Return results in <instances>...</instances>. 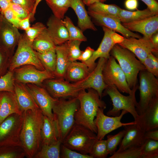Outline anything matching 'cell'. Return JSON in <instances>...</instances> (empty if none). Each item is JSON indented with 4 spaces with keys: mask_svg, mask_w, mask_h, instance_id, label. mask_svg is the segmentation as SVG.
Instances as JSON below:
<instances>
[{
    "mask_svg": "<svg viewBox=\"0 0 158 158\" xmlns=\"http://www.w3.org/2000/svg\"><path fill=\"white\" fill-rule=\"evenodd\" d=\"M20 134L21 146L28 158H33L41 147V130L44 115L40 108L23 112Z\"/></svg>",
    "mask_w": 158,
    "mask_h": 158,
    "instance_id": "cell-1",
    "label": "cell"
},
{
    "mask_svg": "<svg viewBox=\"0 0 158 158\" xmlns=\"http://www.w3.org/2000/svg\"><path fill=\"white\" fill-rule=\"evenodd\" d=\"M81 90L77 97L79 106L75 115V123L84 126L97 134L94 122L99 108L105 109L106 104L101 100L98 92L92 88Z\"/></svg>",
    "mask_w": 158,
    "mask_h": 158,
    "instance_id": "cell-2",
    "label": "cell"
},
{
    "mask_svg": "<svg viewBox=\"0 0 158 158\" xmlns=\"http://www.w3.org/2000/svg\"><path fill=\"white\" fill-rule=\"evenodd\" d=\"M79 106V101L76 97L58 99L52 108L58 139L62 143L75 123V115Z\"/></svg>",
    "mask_w": 158,
    "mask_h": 158,
    "instance_id": "cell-3",
    "label": "cell"
},
{
    "mask_svg": "<svg viewBox=\"0 0 158 158\" xmlns=\"http://www.w3.org/2000/svg\"><path fill=\"white\" fill-rule=\"evenodd\" d=\"M110 53L118 61L125 75L129 87L132 89L138 85L137 77L139 73L146 70L145 67L134 54L117 44L114 46Z\"/></svg>",
    "mask_w": 158,
    "mask_h": 158,
    "instance_id": "cell-4",
    "label": "cell"
},
{
    "mask_svg": "<svg viewBox=\"0 0 158 158\" xmlns=\"http://www.w3.org/2000/svg\"><path fill=\"white\" fill-rule=\"evenodd\" d=\"M96 134L85 127L75 123L62 143L70 149L88 154L97 139Z\"/></svg>",
    "mask_w": 158,
    "mask_h": 158,
    "instance_id": "cell-5",
    "label": "cell"
},
{
    "mask_svg": "<svg viewBox=\"0 0 158 158\" xmlns=\"http://www.w3.org/2000/svg\"><path fill=\"white\" fill-rule=\"evenodd\" d=\"M138 87L137 85L134 88L131 94L126 96L121 94L115 86H107L103 92L102 96L108 95L113 105L112 109L107 112V115L113 116H118L121 110H126L132 116L134 121L136 120L138 115L136 110L138 102L135 95Z\"/></svg>",
    "mask_w": 158,
    "mask_h": 158,
    "instance_id": "cell-6",
    "label": "cell"
},
{
    "mask_svg": "<svg viewBox=\"0 0 158 158\" xmlns=\"http://www.w3.org/2000/svg\"><path fill=\"white\" fill-rule=\"evenodd\" d=\"M140 100L136 110L138 115L142 114L148 106L158 100V80L146 70L139 73Z\"/></svg>",
    "mask_w": 158,
    "mask_h": 158,
    "instance_id": "cell-7",
    "label": "cell"
},
{
    "mask_svg": "<svg viewBox=\"0 0 158 158\" xmlns=\"http://www.w3.org/2000/svg\"><path fill=\"white\" fill-rule=\"evenodd\" d=\"M17 45L11 59L9 71H13L16 68L27 65H32L39 70H45L25 33L21 34Z\"/></svg>",
    "mask_w": 158,
    "mask_h": 158,
    "instance_id": "cell-8",
    "label": "cell"
},
{
    "mask_svg": "<svg viewBox=\"0 0 158 158\" xmlns=\"http://www.w3.org/2000/svg\"><path fill=\"white\" fill-rule=\"evenodd\" d=\"M23 121V114H13L0 124V147L21 146L20 134Z\"/></svg>",
    "mask_w": 158,
    "mask_h": 158,
    "instance_id": "cell-9",
    "label": "cell"
},
{
    "mask_svg": "<svg viewBox=\"0 0 158 158\" xmlns=\"http://www.w3.org/2000/svg\"><path fill=\"white\" fill-rule=\"evenodd\" d=\"M104 81L107 86H115L121 92L131 94L134 88L129 87L125 75L115 59L110 56L104 64L102 71Z\"/></svg>",
    "mask_w": 158,
    "mask_h": 158,
    "instance_id": "cell-10",
    "label": "cell"
},
{
    "mask_svg": "<svg viewBox=\"0 0 158 158\" xmlns=\"http://www.w3.org/2000/svg\"><path fill=\"white\" fill-rule=\"evenodd\" d=\"M42 86L52 97L56 99L77 97L81 90L77 83H72L63 78L46 80L42 83Z\"/></svg>",
    "mask_w": 158,
    "mask_h": 158,
    "instance_id": "cell-11",
    "label": "cell"
},
{
    "mask_svg": "<svg viewBox=\"0 0 158 158\" xmlns=\"http://www.w3.org/2000/svg\"><path fill=\"white\" fill-rule=\"evenodd\" d=\"M104 110L102 108L98 109L94 120L97 130L96 135L97 140L103 139L107 134L119 128L136 123L135 121L126 123L121 122L123 116L128 113L126 110H122L118 116L111 117L104 114Z\"/></svg>",
    "mask_w": 158,
    "mask_h": 158,
    "instance_id": "cell-12",
    "label": "cell"
},
{
    "mask_svg": "<svg viewBox=\"0 0 158 158\" xmlns=\"http://www.w3.org/2000/svg\"><path fill=\"white\" fill-rule=\"evenodd\" d=\"M13 71L15 81L25 84L32 83L42 86L45 80L55 78L54 73L46 70H39L30 65L21 66Z\"/></svg>",
    "mask_w": 158,
    "mask_h": 158,
    "instance_id": "cell-13",
    "label": "cell"
},
{
    "mask_svg": "<svg viewBox=\"0 0 158 158\" xmlns=\"http://www.w3.org/2000/svg\"><path fill=\"white\" fill-rule=\"evenodd\" d=\"M132 52L142 63L144 59L152 53L157 56L158 49L153 44L151 38L145 37L139 38L134 37L125 38L118 44Z\"/></svg>",
    "mask_w": 158,
    "mask_h": 158,
    "instance_id": "cell-14",
    "label": "cell"
},
{
    "mask_svg": "<svg viewBox=\"0 0 158 158\" xmlns=\"http://www.w3.org/2000/svg\"><path fill=\"white\" fill-rule=\"evenodd\" d=\"M21 35L18 28L8 22L0 13V47L12 57Z\"/></svg>",
    "mask_w": 158,
    "mask_h": 158,
    "instance_id": "cell-15",
    "label": "cell"
},
{
    "mask_svg": "<svg viewBox=\"0 0 158 158\" xmlns=\"http://www.w3.org/2000/svg\"><path fill=\"white\" fill-rule=\"evenodd\" d=\"M107 59L103 57L99 58L94 69L84 80L77 83L81 90L92 88L98 93L100 98L107 87L104 81L102 74L103 68Z\"/></svg>",
    "mask_w": 158,
    "mask_h": 158,
    "instance_id": "cell-16",
    "label": "cell"
},
{
    "mask_svg": "<svg viewBox=\"0 0 158 158\" xmlns=\"http://www.w3.org/2000/svg\"><path fill=\"white\" fill-rule=\"evenodd\" d=\"M26 85L44 115L53 120L52 108L58 99L52 97L42 86L32 83Z\"/></svg>",
    "mask_w": 158,
    "mask_h": 158,
    "instance_id": "cell-17",
    "label": "cell"
},
{
    "mask_svg": "<svg viewBox=\"0 0 158 158\" xmlns=\"http://www.w3.org/2000/svg\"><path fill=\"white\" fill-rule=\"evenodd\" d=\"M87 12L92 22L96 25L106 27L115 32L121 33L126 38L141 37L140 35L125 28L117 18L90 11H88Z\"/></svg>",
    "mask_w": 158,
    "mask_h": 158,
    "instance_id": "cell-18",
    "label": "cell"
},
{
    "mask_svg": "<svg viewBox=\"0 0 158 158\" xmlns=\"http://www.w3.org/2000/svg\"><path fill=\"white\" fill-rule=\"evenodd\" d=\"M123 127L125 134L116 152L129 148L141 146L145 140L144 137L145 132L136 123Z\"/></svg>",
    "mask_w": 158,
    "mask_h": 158,
    "instance_id": "cell-19",
    "label": "cell"
},
{
    "mask_svg": "<svg viewBox=\"0 0 158 158\" xmlns=\"http://www.w3.org/2000/svg\"><path fill=\"white\" fill-rule=\"evenodd\" d=\"M104 36L97 49L95 50L91 57L84 62L90 72L96 66L95 61L98 58L103 57L108 59L110 56V52L114 46L116 44L111 37V34L114 31L104 26L102 27Z\"/></svg>",
    "mask_w": 158,
    "mask_h": 158,
    "instance_id": "cell-20",
    "label": "cell"
},
{
    "mask_svg": "<svg viewBox=\"0 0 158 158\" xmlns=\"http://www.w3.org/2000/svg\"><path fill=\"white\" fill-rule=\"evenodd\" d=\"M121 23L128 30L138 32L144 37L151 39L153 35L158 32V14L138 21Z\"/></svg>",
    "mask_w": 158,
    "mask_h": 158,
    "instance_id": "cell-21",
    "label": "cell"
},
{
    "mask_svg": "<svg viewBox=\"0 0 158 158\" xmlns=\"http://www.w3.org/2000/svg\"><path fill=\"white\" fill-rule=\"evenodd\" d=\"M134 121L145 132L158 129V100L150 104Z\"/></svg>",
    "mask_w": 158,
    "mask_h": 158,
    "instance_id": "cell-22",
    "label": "cell"
},
{
    "mask_svg": "<svg viewBox=\"0 0 158 158\" xmlns=\"http://www.w3.org/2000/svg\"><path fill=\"white\" fill-rule=\"evenodd\" d=\"M23 113L14 93L8 91L0 92V124L12 114L22 115Z\"/></svg>",
    "mask_w": 158,
    "mask_h": 158,
    "instance_id": "cell-23",
    "label": "cell"
},
{
    "mask_svg": "<svg viewBox=\"0 0 158 158\" xmlns=\"http://www.w3.org/2000/svg\"><path fill=\"white\" fill-rule=\"evenodd\" d=\"M62 20L51 16L47 23L48 32L56 45L62 44L69 40L68 31Z\"/></svg>",
    "mask_w": 158,
    "mask_h": 158,
    "instance_id": "cell-24",
    "label": "cell"
},
{
    "mask_svg": "<svg viewBox=\"0 0 158 158\" xmlns=\"http://www.w3.org/2000/svg\"><path fill=\"white\" fill-rule=\"evenodd\" d=\"M14 93L22 112L39 108L26 84L15 81Z\"/></svg>",
    "mask_w": 158,
    "mask_h": 158,
    "instance_id": "cell-25",
    "label": "cell"
},
{
    "mask_svg": "<svg viewBox=\"0 0 158 158\" xmlns=\"http://www.w3.org/2000/svg\"><path fill=\"white\" fill-rule=\"evenodd\" d=\"M70 7L74 11L78 18V25L83 32L87 29L97 30L81 0H71Z\"/></svg>",
    "mask_w": 158,
    "mask_h": 158,
    "instance_id": "cell-26",
    "label": "cell"
},
{
    "mask_svg": "<svg viewBox=\"0 0 158 158\" xmlns=\"http://www.w3.org/2000/svg\"><path fill=\"white\" fill-rule=\"evenodd\" d=\"M90 72L85 63L76 61L71 62L67 68L64 79L71 83H78L85 79Z\"/></svg>",
    "mask_w": 158,
    "mask_h": 158,
    "instance_id": "cell-27",
    "label": "cell"
},
{
    "mask_svg": "<svg viewBox=\"0 0 158 158\" xmlns=\"http://www.w3.org/2000/svg\"><path fill=\"white\" fill-rule=\"evenodd\" d=\"M56 54V66L54 73L55 78L64 79L68 66L71 62L68 58L67 41L55 48Z\"/></svg>",
    "mask_w": 158,
    "mask_h": 158,
    "instance_id": "cell-28",
    "label": "cell"
},
{
    "mask_svg": "<svg viewBox=\"0 0 158 158\" xmlns=\"http://www.w3.org/2000/svg\"><path fill=\"white\" fill-rule=\"evenodd\" d=\"M41 136V145H50L59 140L58 131L54 121L45 115H44Z\"/></svg>",
    "mask_w": 158,
    "mask_h": 158,
    "instance_id": "cell-29",
    "label": "cell"
},
{
    "mask_svg": "<svg viewBox=\"0 0 158 158\" xmlns=\"http://www.w3.org/2000/svg\"><path fill=\"white\" fill-rule=\"evenodd\" d=\"M155 15L147 8L133 11L121 8L117 18L121 23H127L142 20Z\"/></svg>",
    "mask_w": 158,
    "mask_h": 158,
    "instance_id": "cell-30",
    "label": "cell"
},
{
    "mask_svg": "<svg viewBox=\"0 0 158 158\" xmlns=\"http://www.w3.org/2000/svg\"><path fill=\"white\" fill-rule=\"evenodd\" d=\"M56 46L49 34L47 28L34 40L32 44L33 49L38 53L55 49Z\"/></svg>",
    "mask_w": 158,
    "mask_h": 158,
    "instance_id": "cell-31",
    "label": "cell"
},
{
    "mask_svg": "<svg viewBox=\"0 0 158 158\" xmlns=\"http://www.w3.org/2000/svg\"><path fill=\"white\" fill-rule=\"evenodd\" d=\"M121 8L115 4H108L97 2L88 6V11L117 18Z\"/></svg>",
    "mask_w": 158,
    "mask_h": 158,
    "instance_id": "cell-32",
    "label": "cell"
},
{
    "mask_svg": "<svg viewBox=\"0 0 158 158\" xmlns=\"http://www.w3.org/2000/svg\"><path fill=\"white\" fill-rule=\"evenodd\" d=\"M61 142L59 140L56 142L49 145H41L40 150L34 158H60Z\"/></svg>",
    "mask_w": 158,
    "mask_h": 158,
    "instance_id": "cell-33",
    "label": "cell"
},
{
    "mask_svg": "<svg viewBox=\"0 0 158 158\" xmlns=\"http://www.w3.org/2000/svg\"><path fill=\"white\" fill-rule=\"evenodd\" d=\"M71 0H45L47 4L51 10L53 15L63 19L69 7Z\"/></svg>",
    "mask_w": 158,
    "mask_h": 158,
    "instance_id": "cell-34",
    "label": "cell"
},
{
    "mask_svg": "<svg viewBox=\"0 0 158 158\" xmlns=\"http://www.w3.org/2000/svg\"><path fill=\"white\" fill-rule=\"evenodd\" d=\"M37 54L45 70L54 73L56 68V54L55 49Z\"/></svg>",
    "mask_w": 158,
    "mask_h": 158,
    "instance_id": "cell-35",
    "label": "cell"
},
{
    "mask_svg": "<svg viewBox=\"0 0 158 158\" xmlns=\"http://www.w3.org/2000/svg\"><path fill=\"white\" fill-rule=\"evenodd\" d=\"M62 22L68 31L69 40H78L82 42L87 41V38L84 35L83 32L79 28L74 25L70 18L66 16L62 20Z\"/></svg>",
    "mask_w": 158,
    "mask_h": 158,
    "instance_id": "cell-36",
    "label": "cell"
},
{
    "mask_svg": "<svg viewBox=\"0 0 158 158\" xmlns=\"http://www.w3.org/2000/svg\"><path fill=\"white\" fill-rule=\"evenodd\" d=\"M26 157L21 146H4L0 147V158H23Z\"/></svg>",
    "mask_w": 158,
    "mask_h": 158,
    "instance_id": "cell-37",
    "label": "cell"
},
{
    "mask_svg": "<svg viewBox=\"0 0 158 158\" xmlns=\"http://www.w3.org/2000/svg\"><path fill=\"white\" fill-rule=\"evenodd\" d=\"M142 158H158V141L147 139L142 145Z\"/></svg>",
    "mask_w": 158,
    "mask_h": 158,
    "instance_id": "cell-38",
    "label": "cell"
},
{
    "mask_svg": "<svg viewBox=\"0 0 158 158\" xmlns=\"http://www.w3.org/2000/svg\"><path fill=\"white\" fill-rule=\"evenodd\" d=\"M92 158H105L109 153L106 140L97 139L93 145L89 154Z\"/></svg>",
    "mask_w": 158,
    "mask_h": 158,
    "instance_id": "cell-39",
    "label": "cell"
},
{
    "mask_svg": "<svg viewBox=\"0 0 158 158\" xmlns=\"http://www.w3.org/2000/svg\"><path fill=\"white\" fill-rule=\"evenodd\" d=\"M142 145L139 147L128 148L120 152H116L109 158H142Z\"/></svg>",
    "mask_w": 158,
    "mask_h": 158,
    "instance_id": "cell-40",
    "label": "cell"
},
{
    "mask_svg": "<svg viewBox=\"0 0 158 158\" xmlns=\"http://www.w3.org/2000/svg\"><path fill=\"white\" fill-rule=\"evenodd\" d=\"M15 82L13 71L8 70L0 77V92L8 91L14 93Z\"/></svg>",
    "mask_w": 158,
    "mask_h": 158,
    "instance_id": "cell-41",
    "label": "cell"
},
{
    "mask_svg": "<svg viewBox=\"0 0 158 158\" xmlns=\"http://www.w3.org/2000/svg\"><path fill=\"white\" fill-rule=\"evenodd\" d=\"M124 130L114 135L107 136V145L109 154L112 155L116 152L118 146L119 145L125 134Z\"/></svg>",
    "mask_w": 158,
    "mask_h": 158,
    "instance_id": "cell-42",
    "label": "cell"
},
{
    "mask_svg": "<svg viewBox=\"0 0 158 158\" xmlns=\"http://www.w3.org/2000/svg\"><path fill=\"white\" fill-rule=\"evenodd\" d=\"M82 42L78 40H69L67 41L68 58L71 62L78 60L82 53L80 48Z\"/></svg>",
    "mask_w": 158,
    "mask_h": 158,
    "instance_id": "cell-43",
    "label": "cell"
},
{
    "mask_svg": "<svg viewBox=\"0 0 158 158\" xmlns=\"http://www.w3.org/2000/svg\"><path fill=\"white\" fill-rule=\"evenodd\" d=\"M142 63L146 70L156 78L158 77V58L151 53L144 59Z\"/></svg>",
    "mask_w": 158,
    "mask_h": 158,
    "instance_id": "cell-44",
    "label": "cell"
},
{
    "mask_svg": "<svg viewBox=\"0 0 158 158\" xmlns=\"http://www.w3.org/2000/svg\"><path fill=\"white\" fill-rule=\"evenodd\" d=\"M47 27L41 22H37L25 31V34L30 42L32 44L34 40Z\"/></svg>",
    "mask_w": 158,
    "mask_h": 158,
    "instance_id": "cell-45",
    "label": "cell"
},
{
    "mask_svg": "<svg viewBox=\"0 0 158 158\" xmlns=\"http://www.w3.org/2000/svg\"><path fill=\"white\" fill-rule=\"evenodd\" d=\"M11 58L7 52L0 47V77L8 71Z\"/></svg>",
    "mask_w": 158,
    "mask_h": 158,
    "instance_id": "cell-46",
    "label": "cell"
},
{
    "mask_svg": "<svg viewBox=\"0 0 158 158\" xmlns=\"http://www.w3.org/2000/svg\"><path fill=\"white\" fill-rule=\"evenodd\" d=\"M60 157L63 158H92L89 154H83L70 149L62 143L61 146Z\"/></svg>",
    "mask_w": 158,
    "mask_h": 158,
    "instance_id": "cell-47",
    "label": "cell"
},
{
    "mask_svg": "<svg viewBox=\"0 0 158 158\" xmlns=\"http://www.w3.org/2000/svg\"><path fill=\"white\" fill-rule=\"evenodd\" d=\"M0 13L8 22L18 29L19 28V23L20 20L17 16L10 7Z\"/></svg>",
    "mask_w": 158,
    "mask_h": 158,
    "instance_id": "cell-48",
    "label": "cell"
},
{
    "mask_svg": "<svg viewBox=\"0 0 158 158\" xmlns=\"http://www.w3.org/2000/svg\"><path fill=\"white\" fill-rule=\"evenodd\" d=\"M10 7L20 20L30 16L31 17V13L28 11L18 4L12 3Z\"/></svg>",
    "mask_w": 158,
    "mask_h": 158,
    "instance_id": "cell-49",
    "label": "cell"
},
{
    "mask_svg": "<svg viewBox=\"0 0 158 158\" xmlns=\"http://www.w3.org/2000/svg\"><path fill=\"white\" fill-rule=\"evenodd\" d=\"M11 1L13 3L18 4L28 11L31 13V15L35 6V0H11Z\"/></svg>",
    "mask_w": 158,
    "mask_h": 158,
    "instance_id": "cell-50",
    "label": "cell"
},
{
    "mask_svg": "<svg viewBox=\"0 0 158 158\" xmlns=\"http://www.w3.org/2000/svg\"><path fill=\"white\" fill-rule=\"evenodd\" d=\"M95 50L90 47H88L82 53L78 60L84 63L88 60L92 56Z\"/></svg>",
    "mask_w": 158,
    "mask_h": 158,
    "instance_id": "cell-51",
    "label": "cell"
},
{
    "mask_svg": "<svg viewBox=\"0 0 158 158\" xmlns=\"http://www.w3.org/2000/svg\"><path fill=\"white\" fill-rule=\"evenodd\" d=\"M147 6V8L155 15L158 14V3L156 0H140Z\"/></svg>",
    "mask_w": 158,
    "mask_h": 158,
    "instance_id": "cell-52",
    "label": "cell"
},
{
    "mask_svg": "<svg viewBox=\"0 0 158 158\" xmlns=\"http://www.w3.org/2000/svg\"><path fill=\"white\" fill-rule=\"evenodd\" d=\"M144 137L145 140L151 139L158 141V130L157 129L145 132Z\"/></svg>",
    "mask_w": 158,
    "mask_h": 158,
    "instance_id": "cell-53",
    "label": "cell"
},
{
    "mask_svg": "<svg viewBox=\"0 0 158 158\" xmlns=\"http://www.w3.org/2000/svg\"><path fill=\"white\" fill-rule=\"evenodd\" d=\"M138 4V0H126L124 2L126 8L130 11L137 10Z\"/></svg>",
    "mask_w": 158,
    "mask_h": 158,
    "instance_id": "cell-54",
    "label": "cell"
},
{
    "mask_svg": "<svg viewBox=\"0 0 158 158\" xmlns=\"http://www.w3.org/2000/svg\"><path fill=\"white\" fill-rule=\"evenodd\" d=\"M30 16L21 20L19 23V29L25 31L28 29L30 27Z\"/></svg>",
    "mask_w": 158,
    "mask_h": 158,
    "instance_id": "cell-55",
    "label": "cell"
},
{
    "mask_svg": "<svg viewBox=\"0 0 158 158\" xmlns=\"http://www.w3.org/2000/svg\"><path fill=\"white\" fill-rule=\"evenodd\" d=\"M112 39L115 44H118L123 41L124 38L113 31L111 35Z\"/></svg>",
    "mask_w": 158,
    "mask_h": 158,
    "instance_id": "cell-56",
    "label": "cell"
},
{
    "mask_svg": "<svg viewBox=\"0 0 158 158\" xmlns=\"http://www.w3.org/2000/svg\"><path fill=\"white\" fill-rule=\"evenodd\" d=\"M11 0H0V13H1L10 6Z\"/></svg>",
    "mask_w": 158,
    "mask_h": 158,
    "instance_id": "cell-57",
    "label": "cell"
},
{
    "mask_svg": "<svg viewBox=\"0 0 158 158\" xmlns=\"http://www.w3.org/2000/svg\"><path fill=\"white\" fill-rule=\"evenodd\" d=\"M85 5L88 6L91 4L97 2L104 3L107 0H81Z\"/></svg>",
    "mask_w": 158,
    "mask_h": 158,
    "instance_id": "cell-58",
    "label": "cell"
},
{
    "mask_svg": "<svg viewBox=\"0 0 158 158\" xmlns=\"http://www.w3.org/2000/svg\"><path fill=\"white\" fill-rule=\"evenodd\" d=\"M152 42L155 47L158 49V32L154 34L151 37Z\"/></svg>",
    "mask_w": 158,
    "mask_h": 158,
    "instance_id": "cell-59",
    "label": "cell"
},
{
    "mask_svg": "<svg viewBox=\"0 0 158 158\" xmlns=\"http://www.w3.org/2000/svg\"><path fill=\"white\" fill-rule=\"evenodd\" d=\"M41 0H35V6L30 17V20L31 21H33L34 20V15L36 12L37 6Z\"/></svg>",
    "mask_w": 158,
    "mask_h": 158,
    "instance_id": "cell-60",
    "label": "cell"
},
{
    "mask_svg": "<svg viewBox=\"0 0 158 158\" xmlns=\"http://www.w3.org/2000/svg\"></svg>",
    "mask_w": 158,
    "mask_h": 158,
    "instance_id": "cell-61",
    "label": "cell"
}]
</instances>
